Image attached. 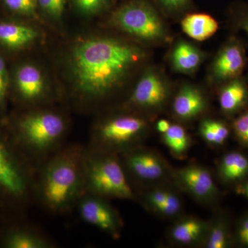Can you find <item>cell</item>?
Returning <instances> with one entry per match:
<instances>
[{"label":"cell","mask_w":248,"mask_h":248,"mask_svg":"<svg viewBox=\"0 0 248 248\" xmlns=\"http://www.w3.org/2000/svg\"><path fill=\"white\" fill-rule=\"evenodd\" d=\"M170 125L171 124L169 121L161 120L159 121L157 124H156V130L162 135V134L166 133V132L169 130Z\"/></svg>","instance_id":"obj_33"},{"label":"cell","mask_w":248,"mask_h":248,"mask_svg":"<svg viewBox=\"0 0 248 248\" xmlns=\"http://www.w3.org/2000/svg\"><path fill=\"white\" fill-rule=\"evenodd\" d=\"M246 65V55L239 41L232 39L225 45L214 62L213 75L217 79L228 81L239 78Z\"/></svg>","instance_id":"obj_15"},{"label":"cell","mask_w":248,"mask_h":248,"mask_svg":"<svg viewBox=\"0 0 248 248\" xmlns=\"http://www.w3.org/2000/svg\"><path fill=\"white\" fill-rule=\"evenodd\" d=\"M10 80V68L6 59L0 54V117L4 120L9 100Z\"/></svg>","instance_id":"obj_27"},{"label":"cell","mask_w":248,"mask_h":248,"mask_svg":"<svg viewBox=\"0 0 248 248\" xmlns=\"http://www.w3.org/2000/svg\"><path fill=\"white\" fill-rule=\"evenodd\" d=\"M182 30L193 40L205 41L218 31V24L212 16L205 14L187 15L182 22Z\"/></svg>","instance_id":"obj_21"},{"label":"cell","mask_w":248,"mask_h":248,"mask_svg":"<svg viewBox=\"0 0 248 248\" xmlns=\"http://www.w3.org/2000/svg\"><path fill=\"white\" fill-rule=\"evenodd\" d=\"M239 27L246 31V33L248 35V16H246L240 21L239 23Z\"/></svg>","instance_id":"obj_35"},{"label":"cell","mask_w":248,"mask_h":248,"mask_svg":"<svg viewBox=\"0 0 248 248\" xmlns=\"http://www.w3.org/2000/svg\"><path fill=\"white\" fill-rule=\"evenodd\" d=\"M4 248H54L55 241L38 227L31 224H14L5 228L0 236Z\"/></svg>","instance_id":"obj_13"},{"label":"cell","mask_w":248,"mask_h":248,"mask_svg":"<svg viewBox=\"0 0 248 248\" xmlns=\"http://www.w3.org/2000/svg\"><path fill=\"white\" fill-rule=\"evenodd\" d=\"M238 192L241 195H244L248 200V182L244 183L243 185H241L238 187Z\"/></svg>","instance_id":"obj_34"},{"label":"cell","mask_w":248,"mask_h":248,"mask_svg":"<svg viewBox=\"0 0 248 248\" xmlns=\"http://www.w3.org/2000/svg\"><path fill=\"white\" fill-rule=\"evenodd\" d=\"M167 97V88L163 80L156 73L148 72L139 80L129 103L140 108H157L164 104Z\"/></svg>","instance_id":"obj_14"},{"label":"cell","mask_w":248,"mask_h":248,"mask_svg":"<svg viewBox=\"0 0 248 248\" xmlns=\"http://www.w3.org/2000/svg\"><path fill=\"white\" fill-rule=\"evenodd\" d=\"M112 22L120 30L141 40H160L165 36L162 21L154 9L144 3L122 6L112 16Z\"/></svg>","instance_id":"obj_8"},{"label":"cell","mask_w":248,"mask_h":248,"mask_svg":"<svg viewBox=\"0 0 248 248\" xmlns=\"http://www.w3.org/2000/svg\"><path fill=\"white\" fill-rule=\"evenodd\" d=\"M37 29L24 19H0V54H17L29 48L39 37Z\"/></svg>","instance_id":"obj_11"},{"label":"cell","mask_w":248,"mask_h":248,"mask_svg":"<svg viewBox=\"0 0 248 248\" xmlns=\"http://www.w3.org/2000/svg\"><path fill=\"white\" fill-rule=\"evenodd\" d=\"M208 226L195 217H187L173 225L170 232L171 240L182 246H192L204 240Z\"/></svg>","instance_id":"obj_17"},{"label":"cell","mask_w":248,"mask_h":248,"mask_svg":"<svg viewBox=\"0 0 248 248\" xmlns=\"http://www.w3.org/2000/svg\"><path fill=\"white\" fill-rule=\"evenodd\" d=\"M37 3L38 7L48 17L53 20H59L64 13L67 0H37Z\"/></svg>","instance_id":"obj_28"},{"label":"cell","mask_w":248,"mask_h":248,"mask_svg":"<svg viewBox=\"0 0 248 248\" xmlns=\"http://www.w3.org/2000/svg\"><path fill=\"white\" fill-rule=\"evenodd\" d=\"M148 208L164 217L177 216L182 210L179 197L174 192L166 189H153L148 191L143 198Z\"/></svg>","instance_id":"obj_18"},{"label":"cell","mask_w":248,"mask_h":248,"mask_svg":"<svg viewBox=\"0 0 248 248\" xmlns=\"http://www.w3.org/2000/svg\"><path fill=\"white\" fill-rule=\"evenodd\" d=\"M231 240L228 221L221 217L208 227L203 244L207 248H226L231 245Z\"/></svg>","instance_id":"obj_24"},{"label":"cell","mask_w":248,"mask_h":248,"mask_svg":"<svg viewBox=\"0 0 248 248\" xmlns=\"http://www.w3.org/2000/svg\"><path fill=\"white\" fill-rule=\"evenodd\" d=\"M1 2L12 17L24 19L37 15V0H1Z\"/></svg>","instance_id":"obj_26"},{"label":"cell","mask_w":248,"mask_h":248,"mask_svg":"<svg viewBox=\"0 0 248 248\" xmlns=\"http://www.w3.org/2000/svg\"><path fill=\"white\" fill-rule=\"evenodd\" d=\"M161 4L170 10L182 9L187 4L188 0H159Z\"/></svg>","instance_id":"obj_32"},{"label":"cell","mask_w":248,"mask_h":248,"mask_svg":"<svg viewBox=\"0 0 248 248\" xmlns=\"http://www.w3.org/2000/svg\"><path fill=\"white\" fill-rule=\"evenodd\" d=\"M9 99L20 109L47 106L51 92L43 73L38 66L19 62L10 68Z\"/></svg>","instance_id":"obj_7"},{"label":"cell","mask_w":248,"mask_h":248,"mask_svg":"<svg viewBox=\"0 0 248 248\" xmlns=\"http://www.w3.org/2000/svg\"><path fill=\"white\" fill-rule=\"evenodd\" d=\"M147 130L146 121L140 116L125 114L102 117L93 124L87 145L120 155L140 146Z\"/></svg>","instance_id":"obj_6"},{"label":"cell","mask_w":248,"mask_h":248,"mask_svg":"<svg viewBox=\"0 0 248 248\" xmlns=\"http://www.w3.org/2000/svg\"><path fill=\"white\" fill-rule=\"evenodd\" d=\"M99 196L84 194L76 209L81 221L95 227L114 239L120 237L123 222L120 214L108 202Z\"/></svg>","instance_id":"obj_9"},{"label":"cell","mask_w":248,"mask_h":248,"mask_svg":"<svg viewBox=\"0 0 248 248\" xmlns=\"http://www.w3.org/2000/svg\"><path fill=\"white\" fill-rule=\"evenodd\" d=\"M233 130L240 143L248 148V111L234 121Z\"/></svg>","instance_id":"obj_30"},{"label":"cell","mask_w":248,"mask_h":248,"mask_svg":"<svg viewBox=\"0 0 248 248\" xmlns=\"http://www.w3.org/2000/svg\"><path fill=\"white\" fill-rule=\"evenodd\" d=\"M85 194L108 199L135 200V191L122 164L115 153L86 145L84 158Z\"/></svg>","instance_id":"obj_5"},{"label":"cell","mask_w":248,"mask_h":248,"mask_svg":"<svg viewBox=\"0 0 248 248\" xmlns=\"http://www.w3.org/2000/svg\"><path fill=\"white\" fill-rule=\"evenodd\" d=\"M174 176L178 184L197 200L211 202L218 196V187L211 173L202 166L189 165L177 170Z\"/></svg>","instance_id":"obj_12"},{"label":"cell","mask_w":248,"mask_h":248,"mask_svg":"<svg viewBox=\"0 0 248 248\" xmlns=\"http://www.w3.org/2000/svg\"><path fill=\"white\" fill-rule=\"evenodd\" d=\"M127 175L141 183L161 180L167 175L168 167L164 159L155 152L140 146L120 155Z\"/></svg>","instance_id":"obj_10"},{"label":"cell","mask_w":248,"mask_h":248,"mask_svg":"<svg viewBox=\"0 0 248 248\" xmlns=\"http://www.w3.org/2000/svg\"><path fill=\"white\" fill-rule=\"evenodd\" d=\"M36 166L0 122V210L22 212L34 200Z\"/></svg>","instance_id":"obj_4"},{"label":"cell","mask_w":248,"mask_h":248,"mask_svg":"<svg viewBox=\"0 0 248 248\" xmlns=\"http://www.w3.org/2000/svg\"><path fill=\"white\" fill-rule=\"evenodd\" d=\"M200 133L204 141L214 146H221L228 140L230 130L219 121L205 120L200 124Z\"/></svg>","instance_id":"obj_25"},{"label":"cell","mask_w":248,"mask_h":248,"mask_svg":"<svg viewBox=\"0 0 248 248\" xmlns=\"http://www.w3.org/2000/svg\"><path fill=\"white\" fill-rule=\"evenodd\" d=\"M84 151L66 143L36 167L34 200L50 215L71 213L84 195Z\"/></svg>","instance_id":"obj_2"},{"label":"cell","mask_w":248,"mask_h":248,"mask_svg":"<svg viewBox=\"0 0 248 248\" xmlns=\"http://www.w3.org/2000/svg\"><path fill=\"white\" fill-rule=\"evenodd\" d=\"M110 0H73L77 11L84 16H93L107 7Z\"/></svg>","instance_id":"obj_29"},{"label":"cell","mask_w":248,"mask_h":248,"mask_svg":"<svg viewBox=\"0 0 248 248\" xmlns=\"http://www.w3.org/2000/svg\"><path fill=\"white\" fill-rule=\"evenodd\" d=\"M236 240L240 245L248 248V216L243 218L238 226Z\"/></svg>","instance_id":"obj_31"},{"label":"cell","mask_w":248,"mask_h":248,"mask_svg":"<svg viewBox=\"0 0 248 248\" xmlns=\"http://www.w3.org/2000/svg\"><path fill=\"white\" fill-rule=\"evenodd\" d=\"M218 175L223 182L232 184L248 177V157L239 152L227 153L220 161Z\"/></svg>","instance_id":"obj_20"},{"label":"cell","mask_w":248,"mask_h":248,"mask_svg":"<svg viewBox=\"0 0 248 248\" xmlns=\"http://www.w3.org/2000/svg\"><path fill=\"white\" fill-rule=\"evenodd\" d=\"M248 100L247 85L239 78L228 81L219 94L220 107L228 115H232L241 110Z\"/></svg>","instance_id":"obj_19"},{"label":"cell","mask_w":248,"mask_h":248,"mask_svg":"<svg viewBox=\"0 0 248 248\" xmlns=\"http://www.w3.org/2000/svg\"><path fill=\"white\" fill-rule=\"evenodd\" d=\"M200 50L190 44L181 42L174 47L172 54V62L177 71L184 73L195 72L202 61Z\"/></svg>","instance_id":"obj_22"},{"label":"cell","mask_w":248,"mask_h":248,"mask_svg":"<svg viewBox=\"0 0 248 248\" xmlns=\"http://www.w3.org/2000/svg\"><path fill=\"white\" fill-rule=\"evenodd\" d=\"M5 123L21 151L36 167L67 143L68 117L47 106L21 109Z\"/></svg>","instance_id":"obj_3"},{"label":"cell","mask_w":248,"mask_h":248,"mask_svg":"<svg viewBox=\"0 0 248 248\" xmlns=\"http://www.w3.org/2000/svg\"><path fill=\"white\" fill-rule=\"evenodd\" d=\"M206 107V101L198 89L192 86L183 87L173 102V111L183 120H189L200 115Z\"/></svg>","instance_id":"obj_16"},{"label":"cell","mask_w":248,"mask_h":248,"mask_svg":"<svg viewBox=\"0 0 248 248\" xmlns=\"http://www.w3.org/2000/svg\"><path fill=\"white\" fill-rule=\"evenodd\" d=\"M144 56L136 46L108 37L80 41L68 55L70 97L83 109H94L122 86Z\"/></svg>","instance_id":"obj_1"},{"label":"cell","mask_w":248,"mask_h":248,"mask_svg":"<svg viewBox=\"0 0 248 248\" xmlns=\"http://www.w3.org/2000/svg\"><path fill=\"white\" fill-rule=\"evenodd\" d=\"M162 140L170 151L177 157H183L190 146V140L184 127L171 124L166 133L162 134Z\"/></svg>","instance_id":"obj_23"}]
</instances>
